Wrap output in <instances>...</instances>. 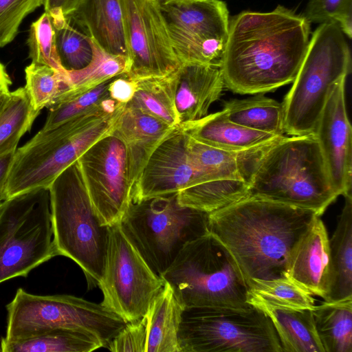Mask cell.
Returning <instances> with one entry per match:
<instances>
[{"instance_id":"obj_1","label":"cell","mask_w":352,"mask_h":352,"mask_svg":"<svg viewBox=\"0 0 352 352\" xmlns=\"http://www.w3.org/2000/svg\"><path fill=\"white\" fill-rule=\"evenodd\" d=\"M309 36L306 18L283 6L233 16L220 65L225 85L234 93L256 94L293 82Z\"/></svg>"},{"instance_id":"obj_2","label":"cell","mask_w":352,"mask_h":352,"mask_svg":"<svg viewBox=\"0 0 352 352\" xmlns=\"http://www.w3.org/2000/svg\"><path fill=\"white\" fill-rule=\"evenodd\" d=\"M320 217L312 210L248 197L209 213L208 230L249 280L287 278L292 255Z\"/></svg>"},{"instance_id":"obj_3","label":"cell","mask_w":352,"mask_h":352,"mask_svg":"<svg viewBox=\"0 0 352 352\" xmlns=\"http://www.w3.org/2000/svg\"><path fill=\"white\" fill-rule=\"evenodd\" d=\"M250 197L310 210L318 216L339 196L314 133L283 136L238 153Z\"/></svg>"},{"instance_id":"obj_4","label":"cell","mask_w":352,"mask_h":352,"mask_svg":"<svg viewBox=\"0 0 352 352\" xmlns=\"http://www.w3.org/2000/svg\"><path fill=\"white\" fill-rule=\"evenodd\" d=\"M124 107L111 114L87 115L49 130L41 129L16 150L2 199L48 189L89 147L113 131Z\"/></svg>"},{"instance_id":"obj_5","label":"cell","mask_w":352,"mask_h":352,"mask_svg":"<svg viewBox=\"0 0 352 352\" xmlns=\"http://www.w3.org/2000/svg\"><path fill=\"white\" fill-rule=\"evenodd\" d=\"M161 277L184 309L251 305L249 285L237 262L210 232L186 243Z\"/></svg>"},{"instance_id":"obj_6","label":"cell","mask_w":352,"mask_h":352,"mask_svg":"<svg viewBox=\"0 0 352 352\" xmlns=\"http://www.w3.org/2000/svg\"><path fill=\"white\" fill-rule=\"evenodd\" d=\"M48 190L57 256L68 257L78 265L88 289H93L103 274L109 228L94 212L77 162L64 170Z\"/></svg>"},{"instance_id":"obj_7","label":"cell","mask_w":352,"mask_h":352,"mask_svg":"<svg viewBox=\"0 0 352 352\" xmlns=\"http://www.w3.org/2000/svg\"><path fill=\"white\" fill-rule=\"evenodd\" d=\"M346 36L335 21L320 23L314 30L293 85L282 102L287 134L313 133L333 87L351 72Z\"/></svg>"},{"instance_id":"obj_8","label":"cell","mask_w":352,"mask_h":352,"mask_svg":"<svg viewBox=\"0 0 352 352\" xmlns=\"http://www.w3.org/2000/svg\"><path fill=\"white\" fill-rule=\"evenodd\" d=\"M177 193L131 201L119 222L126 237L160 276L186 243L209 232V213L182 206Z\"/></svg>"},{"instance_id":"obj_9","label":"cell","mask_w":352,"mask_h":352,"mask_svg":"<svg viewBox=\"0 0 352 352\" xmlns=\"http://www.w3.org/2000/svg\"><path fill=\"white\" fill-rule=\"evenodd\" d=\"M5 339L16 340L56 329L80 331L107 347L127 322L97 304L67 294L36 295L19 288L6 305Z\"/></svg>"},{"instance_id":"obj_10","label":"cell","mask_w":352,"mask_h":352,"mask_svg":"<svg viewBox=\"0 0 352 352\" xmlns=\"http://www.w3.org/2000/svg\"><path fill=\"white\" fill-rule=\"evenodd\" d=\"M178 341L180 352H283L270 318L252 305L184 309Z\"/></svg>"},{"instance_id":"obj_11","label":"cell","mask_w":352,"mask_h":352,"mask_svg":"<svg viewBox=\"0 0 352 352\" xmlns=\"http://www.w3.org/2000/svg\"><path fill=\"white\" fill-rule=\"evenodd\" d=\"M56 256L48 189L3 200L0 207V283L25 277Z\"/></svg>"},{"instance_id":"obj_12","label":"cell","mask_w":352,"mask_h":352,"mask_svg":"<svg viewBox=\"0 0 352 352\" xmlns=\"http://www.w3.org/2000/svg\"><path fill=\"white\" fill-rule=\"evenodd\" d=\"M104 267L98 287L101 305L127 323L147 311L165 281L148 265L122 231L119 222L108 226Z\"/></svg>"},{"instance_id":"obj_13","label":"cell","mask_w":352,"mask_h":352,"mask_svg":"<svg viewBox=\"0 0 352 352\" xmlns=\"http://www.w3.org/2000/svg\"><path fill=\"white\" fill-rule=\"evenodd\" d=\"M157 1L179 62L220 67L229 30L226 3L221 0Z\"/></svg>"},{"instance_id":"obj_14","label":"cell","mask_w":352,"mask_h":352,"mask_svg":"<svg viewBox=\"0 0 352 352\" xmlns=\"http://www.w3.org/2000/svg\"><path fill=\"white\" fill-rule=\"evenodd\" d=\"M76 162L100 223L109 226L120 222L131 193L124 142L112 131L94 142Z\"/></svg>"},{"instance_id":"obj_15","label":"cell","mask_w":352,"mask_h":352,"mask_svg":"<svg viewBox=\"0 0 352 352\" xmlns=\"http://www.w3.org/2000/svg\"><path fill=\"white\" fill-rule=\"evenodd\" d=\"M120 1L128 54L125 74L138 80L176 70L182 63L173 50L158 1Z\"/></svg>"},{"instance_id":"obj_16","label":"cell","mask_w":352,"mask_h":352,"mask_svg":"<svg viewBox=\"0 0 352 352\" xmlns=\"http://www.w3.org/2000/svg\"><path fill=\"white\" fill-rule=\"evenodd\" d=\"M346 79L332 88L314 133L338 195L351 194L352 130L345 102Z\"/></svg>"},{"instance_id":"obj_17","label":"cell","mask_w":352,"mask_h":352,"mask_svg":"<svg viewBox=\"0 0 352 352\" xmlns=\"http://www.w3.org/2000/svg\"><path fill=\"white\" fill-rule=\"evenodd\" d=\"M188 138L179 126L165 137L148 157L131 201L177 193L194 184L196 173L188 155Z\"/></svg>"},{"instance_id":"obj_18","label":"cell","mask_w":352,"mask_h":352,"mask_svg":"<svg viewBox=\"0 0 352 352\" xmlns=\"http://www.w3.org/2000/svg\"><path fill=\"white\" fill-rule=\"evenodd\" d=\"M175 127L125 104L113 133L126 147L131 197L148 157Z\"/></svg>"},{"instance_id":"obj_19","label":"cell","mask_w":352,"mask_h":352,"mask_svg":"<svg viewBox=\"0 0 352 352\" xmlns=\"http://www.w3.org/2000/svg\"><path fill=\"white\" fill-rule=\"evenodd\" d=\"M177 74L175 104L179 124L208 115L210 107L220 98L225 86L221 67L185 63L177 69Z\"/></svg>"},{"instance_id":"obj_20","label":"cell","mask_w":352,"mask_h":352,"mask_svg":"<svg viewBox=\"0 0 352 352\" xmlns=\"http://www.w3.org/2000/svg\"><path fill=\"white\" fill-rule=\"evenodd\" d=\"M329 239L326 227L318 217L295 248L287 275L310 294L323 299L329 286Z\"/></svg>"},{"instance_id":"obj_21","label":"cell","mask_w":352,"mask_h":352,"mask_svg":"<svg viewBox=\"0 0 352 352\" xmlns=\"http://www.w3.org/2000/svg\"><path fill=\"white\" fill-rule=\"evenodd\" d=\"M179 126L199 142L234 153L263 146L284 136L256 131L234 123L227 118L222 110Z\"/></svg>"},{"instance_id":"obj_22","label":"cell","mask_w":352,"mask_h":352,"mask_svg":"<svg viewBox=\"0 0 352 352\" xmlns=\"http://www.w3.org/2000/svg\"><path fill=\"white\" fill-rule=\"evenodd\" d=\"M345 201L336 228L329 239V278L327 302L352 300V195Z\"/></svg>"},{"instance_id":"obj_23","label":"cell","mask_w":352,"mask_h":352,"mask_svg":"<svg viewBox=\"0 0 352 352\" xmlns=\"http://www.w3.org/2000/svg\"><path fill=\"white\" fill-rule=\"evenodd\" d=\"M105 52L128 58L120 0H84L73 13Z\"/></svg>"},{"instance_id":"obj_24","label":"cell","mask_w":352,"mask_h":352,"mask_svg":"<svg viewBox=\"0 0 352 352\" xmlns=\"http://www.w3.org/2000/svg\"><path fill=\"white\" fill-rule=\"evenodd\" d=\"M184 308L165 282L144 316L146 323V352H180L178 332Z\"/></svg>"},{"instance_id":"obj_25","label":"cell","mask_w":352,"mask_h":352,"mask_svg":"<svg viewBox=\"0 0 352 352\" xmlns=\"http://www.w3.org/2000/svg\"><path fill=\"white\" fill-rule=\"evenodd\" d=\"M270 318L283 352H324L311 309L262 307Z\"/></svg>"},{"instance_id":"obj_26","label":"cell","mask_w":352,"mask_h":352,"mask_svg":"<svg viewBox=\"0 0 352 352\" xmlns=\"http://www.w3.org/2000/svg\"><path fill=\"white\" fill-rule=\"evenodd\" d=\"M48 13L54 28L56 48L62 67L66 71L86 67L93 59L96 46L87 28L74 14Z\"/></svg>"},{"instance_id":"obj_27","label":"cell","mask_w":352,"mask_h":352,"mask_svg":"<svg viewBox=\"0 0 352 352\" xmlns=\"http://www.w3.org/2000/svg\"><path fill=\"white\" fill-rule=\"evenodd\" d=\"M177 87V69L166 76L138 80L134 96L126 105L147 113L170 126H179L175 104Z\"/></svg>"},{"instance_id":"obj_28","label":"cell","mask_w":352,"mask_h":352,"mask_svg":"<svg viewBox=\"0 0 352 352\" xmlns=\"http://www.w3.org/2000/svg\"><path fill=\"white\" fill-rule=\"evenodd\" d=\"M222 111L229 120L247 128L277 135L285 133L283 103L263 95L226 101Z\"/></svg>"},{"instance_id":"obj_29","label":"cell","mask_w":352,"mask_h":352,"mask_svg":"<svg viewBox=\"0 0 352 352\" xmlns=\"http://www.w3.org/2000/svg\"><path fill=\"white\" fill-rule=\"evenodd\" d=\"M102 347L89 333L67 329H56L16 340L3 337L0 352H90Z\"/></svg>"},{"instance_id":"obj_30","label":"cell","mask_w":352,"mask_h":352,"mask_svg":"<svg viewBox=\"0 0 352 352\" xmlns=\"http://www.w3.org/2000/svg\"><path fill=\"white\" fill-rule=\"evenodd\" d=\"M312 314L324 352H352V300L324 301Z\"/></svg>"},{"instance_id":"obj_31","label":"cell","mask_w":352,"mask_h":352,"mask_svg":"<svg viewBox=\"0 0 352 352\" xmlns=\"http://www.w3.org/2000/svg\"><path fill=\"white\" fill-rule=\"evenodd\" d=\"M177 197L182 206L210 213L250 197V191L243 180L221 179L189 186Z\"/></svg>"},{"instance_id":"obj_32","label":"cell","mask_w":352,"mask_h":352,"mask_svg":"<svg viewBox=\"0 0 352 352\" xmlns=\"http://www.w3.org/2000/svg\"><path fill=\"white\" fill-rule=\"evenodd\" d=\"M111 79L80 96L57 99L49 107L46 121L41 129L49 130L87 115L111 114L124 106L109 97L108 86Z\"/></svg>"},{"instance_id":"obj_33","label":"cell","mask_w":352,"mask_h":352,"mask_svg":"<svg viewBox=\"0 0 352 352\" xmlns=\"http://www.w3.org/2000/svg\"><path fill=\"white\" fill-rule=\"evenodd\" d=\"M248 303L254 307L313 309L312 295L289 278L248 281Z\"/></svg>"},{"instance_id":"obj_34","label":"cell","mask_w":352,"mask_h":352,"mask_svg":"<svg viewBox=\"0 0 352 352\" xmlns=\"http://www.w3.org/2000/svg\"><path fill=\"white\" fill-rule=\"evenodd\" d=\"M187 148L191 164L196 173V179L192 185L221 179L243 180L239 164L238 153L203 144L189 135Z\"/></svg>"},{"instance_id":"obj_35","label":"cell","mask_w":352,"mask_h":352,"mask_svg":"<svg viewBox=\"0 0 352 352\" xmlns=\"http://www.w3.org/2000/svg\"><path fill=\"white\" fill-rule=\"evenodd\" d=\"M39 113L32 107L24 87L10 91L0 111V156L15 153L21 138L30 130Z\"/></svg>"},{"instance_id":"obj_36","label":"cell","mask_w":352,"mask_h":352,"mask_svg":"<svg viewBox=\"0 0 352 352\" xmlns=\"http://www.w3.org/2000/svg\"><path fill=\"white\" fill-rule=\"evenodd\" d=\"M127 65V58L109 54L96 44L93 59L86 67L76 71H67L71 89L60 95L57 99L73 98L91 91L102 83L125 74Z\"/></svg>"},{"instance_id":"obj_37","label":"cell","mask_w":352,"mask_h":352,"mask_svg":"<svg viewBox=\"0 0 352 352\" xmlns=\"http://www.w3.org/2000/svg\"><path fill=\"white\" fill-rule=\"evenodd\" d=\"M24 87L34 109L40 112L52 106L57 98L71 89L67 71L31 63L25 69Z\"/></svg>"},{"instance_id":"obj_38","label":"cell","mask_w":352,"mask_h":352,"mask_svg":"<svg viewBox=\"0 0 352 352\" xmlns=\"http://www.w3.org/2000/svg\"><path fill=\"white\" fill-rule=\"evenodd\" d=\"M27 44L32 63L46 65L59 71H66L58 56L54 28L48 12H45L31 24Z\"/></svg>"},{"instance_id":"obj_39","label":"cell","mask_w":352,"mask_h":352,"mask_svg":"<svg viewBox=\"0 0 352 352\" xmlns=\"http://www.w3.org/2000/svg\"><path fill=\"white\" fill-rule=\"evenodd\" d=\"M311 23L335 21L352 36V0H309L302 14Z\"/></svg>"},{"instance_id":"obj_40","label":"cell","mask_w":352,"mask_h":352,"mask_svg":"<svg viewBox=\"0 0 352 352\" xmlns=\"http://www.w3.org/2000/svg\"><path fill=\"white\" fill-rule=\"evenodd\" d=\"M44 0H0V47L12 42L23 19Z\"/></svg>"},{"instance_id":"obj_41","label":"cell","mask_w":352,"mask_h":352,"mask_svg":"<svg viewBox=\"0 0 352 352\" xmlns=\"http://www.w3.org/2000/svg\"><path fill=\"white\" fill-rule=\"evenodd\" d=\"M146 323L143 316L138 321L128 322L107 348L113 352H146Z\"/></svg>"},{"instance_id":"obj_42","label":"cell","mask_w":352,"mask_h":352,"mask_svg":"<svg viewBox=\"0 0 352 352\" xmlns=\"http://www.w3.org/2000/svg\"><path fill=\"white\" fill-rule=\"evenodd\" d=\"M137 80L126 74L111 79L108 86L109 97L117 102L126 104L133 98L136 90Z\"/></svg>"},{"instance_id":"obj_43","label":"cell","mask_w":352,"mask_h":352,"mask_svg":"<svg viewBox=\"0 0 352 352\" xmlns=\"http://www.w3.org/2000/svg\"><path fill=\"white\" fill-rule=\"evenodd\" d=\"M84 0H44L45 12H57L64 16L72 14L78 10Z\"/></svg>"},{"instance_id":"obj_44","label":"cell","mask_w":352,"mask_h":352,"mask_svg":"<svg viewBox=\"0 0 352 352\" xmlns=\"http://www.w3.org/2000/svg\"><path fill=\"white\" fill-rule=\"evenodd\" d=\"M14 153L0 156V198L2 199Z\"/></svg>"},{"instance_id":"obj_45","label":"cell","mask_w":352,"mask_h":352,"mask_svg":"<svg viewBox=\"0 0 352 352\" xmlns=\"http://www.w3.org/2000/svg\"><path fill=\"white\" fill-rule=\"evenodd\" d=\"M11 84L12 81L6 67L0 62V93L9 90V87Z\"/></svg>"},{"instance_id":"obj_46","label":"cell","mask_w":352,"mask_h":352,"mask_svg":"<svg viewBox=\"0 0 352 352\" xmlns=\"http://www.w3.org/2000/svg\"><path fill=\"white\" fill-rule=\"evenodd\" d=\"M10 96V90L0 93V111L4 107Z\"/></svg>"},{"instance_id":"obj_47","label":"cell","mask_w":352,"mask_h":352,"mask_svg":"<svg viewBox=\"0 0 352 352\" xmlns=\"http://www.w3.org/2000/svg\"><path fill=\"white\" fill-rule=\"evenodd\" d=\"M3 200L2 199H1V198H0V207H1V204H2V203H3Z\"/></svg>"},{"instance_id":"obj_48","label":"cell","mask_w":352,"mask_h":352,"mask_svg":"<svg viewBox=\"0 0 352 352\" xmlns=\"http://www.w3.org/2000/svg\"><path fill=\"white\" fill-rule=\"evenodd\" d=\"M153 1H159V0H153Z\"/></svg>"}]
</instances>
